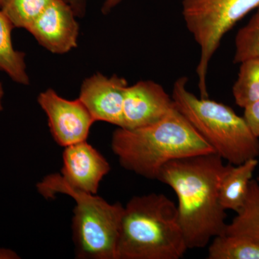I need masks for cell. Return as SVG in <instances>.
Returning a JSON list of instances; mask_svg holds the SVG:
<instances>
[{
  "label": "cell",
  "mask_w": 259,
  "mask_h": 259,
  "mask_svg": "<svg viewBox=\"0 0 259 259\" xmlns=\"http://www.w3.org/2000/svg\"><path fill=\"white\" fill-rule=\"evenodd\" d=\"M216 153L178 158L167 163L158 181L176 194L178 219L187 248H204L214 237L226 233V209L219 187L226 166Z\"/></svg>",
  "instance_id": "obj_1"
},
{
  "label": "cell",
  "mask_w": 259,
  "mask_h": 259,
  "mask_svg": "<svg viewBox=\"0 0 259 259\" xmlns=\"http://www.w3.org/2000/svg\"><path fill=\"white\" fill-rule=\"evenodd\" d=\"M112 149L121 166L149 180H158L161 168L168 162L214 153L176 106L153 125L116 130Z\"/></svg>",
  "instance_id": "obj_2"
},
{
  "label": "cell",
  "mask_w": 259,
  "mask_h": 259,
  "mask_svg": "<svg viewBox=\"0 0 259 259\" xmlns=\"http://www.w3.org/2000/svg\"><path fill=\"white\" fill-rule=\"evenodd\" d=\"M188 249L176 204L163 194L133 197L124 207L117 259H180Z\"/></svg>",
  "instance_id": "obj_3"
},
{
  "label": "cell",
  "mask_w": 259,
  "mask_h": 259,
  "mask_svg": "<svg viewBox=\"0 0 259 259\" xmlns=\"http://www.w3.org/2000/svg\"><path fill=\"white\" fill-rule=\"evenodd\" d=\"M188 78L182 76L174 83L172 99L177 110L193 126L223 159L241 164L259 156V139L243 117L224 104L198 98L187 90Z\"/></svg>",
  "instance_id": "obj_4"
},
{
  "label": "cell",
  "mask_w": 259,
  "mask_h": 259,
  "mask_svg": "<svg viewBox=\"0 0 259 259\" xmlns=\"http://www.w3.org/2000/svg\"><path fill=\"white\" fill-rule=\"evenodd\" d=\"M37 189L46 199L64 194L76 202L72 230L77 258L117 259L124 211L122 204L108 203L95 194L73 188L58 174L46 177L37 184Z\"/></svg>",
  "instance_id": "obj_5"
},
{
  "label": "cell",
  "mask_w": 259,
  "mask_h": 259,
  "mask_svg": "<svg viewBox=\"0 0 259 259\" xmlns=\"http://www.w3.org/2000/svg\"><path fill=\"white\" fill-rule=\"evenodd\" d=\"M259 8V0H182L186 26L200 50L196 72L201 97L207 98L209 62L222 39L245 15Z\"/></svg>",
  "instance_id": "obj_6"
},
{
  "label": "cell",
  "mask_w": 259,
  "mask_h": 259,
  "mask_svg": "<svg viewBox=\"0 0 259 259\" xmlns=\"http://www.w3.org/2000/svg\"><path fill=\"white\" fill-rule=\"evenodd\" d=\"M37 102L48 116L51 134L58 144L67 147L87 141L95 120L79 99L66 100L49 89L39 95Z\"/></svg>",
  "instance_id": "obj_7"
},
{
  "label": "cell",
  "mask_w": 259,
  "mask_h": 259,
  "mask_svg": "<svg viewBox=\"0 0 259 259\" xmlns=\"http://www.w3.org/2000/svg\"><path fill=\"white\" fill-rule=\"evenodd\" d=\"M175 108L173 99L161 84L150 80L139 81L126 88L122 128L153 125Z\"/></svg>",
  "instance_id": "obj_8"
},
{
  "label": "cell",
  "mask_w": 259,
  "mask_h": 259,
  "mask_svg": "<svg viewBox=\"0 0 259 259\" xmlns=\"http://www.w3.org/2000/svg\"><path fill=\"white\" fill-rule=\"evenodd\" d=\"M64 0H54L27 30L53 54H64L77 45L79 25Z\"/></svg>",
  "instance_id": "obj_9"
},
{
  "label": "cell",
  "mask_w": 259,
  "mask_h": 259,
  "mask_svg": "<svg viewBox=\"0 0 259 259\" xmlns=\"http://www.w3.org/2000/svg\"><path fill=\"white\" fill-rule=\"evenodd\" d=\"M127 86L124 78L117 75L107 77L97 73L84 80L79 99L95 121L122 127L124 96Z\"/></svg>",
  "instance_id": "obj_10"
},
{
  "label": "cell",
  "mask_w": 259,
  "mask_h": 259,
  "mask_svg": "<svg viewBox=\"0 0 259 259\" xmlns=\"http://www.w3.org/2000/svg\"><path fill=\"white\" fill-rule=\"evenodd\" d=\"M61 177L73 188L96 194L103 177L110 171L105 158L87 141L65 147Z\"/></svg>",
  "instance_id": "obj_11"
},
{
  "label": "cell",
  "mask_w": 259,
  "mask_h": 259,
  "mask_svg": "<svg viewBox=\"0 0 259 259\" xmlns=\"http://www.w3.org/2000/svg\"><path fill=\"white\" fill-rule=\"evenodd\" d=\"M257 158L247 160L241 164L228 163L219 187L220 203L224 209L238 212L246 199L250 180L258 166Z\"/></svg>",
  "instance_id": "obj_12"
},
{
  "label": "cell",
  "mask_w": 259,
  "mask_h": 259,
  "mask_svg": "<svg viewBox=\"0 0 259 259\" xmlns=\"http://www.w3.org/2000/svg\"><path fill=\"white\" fill-rule=\"evenodd\" d=\"M14 25L0 10V71L15 82L27 85L30 82L27 74L25 54L15 50L12 41Z\"/></svg>",
  "instance_id": "obj_13"
},
{
  "label": "cell",
  "mask_w": 259,
  "mask_h": 259,
  "mask_svg": "<svg viewBox=\"0 0 259 259\" xmlns=\"http://www.w3.org/2000/svg\"><path fill=\"white\" fill-rule=\"evenodd\" d=\"M208 259H259V241L250 237L223 234L214 237Z\"/></svg>",
  "instance_id": "obj_14"
},
{
  "label": "cell",
  "mask_w": 259,
  "mask_h": 259,
  "mask_svg": "<svg viewBox=\"0 0 259 259\" xmlns=\"http://www.w3.org/2000/svg\"><path fill=\"white\" fill-rule=\"evenodd\" d=\"M250 237L259 241V183L250 180L248 194L243 207L227 225L226 233Z\"/></svg>",
  "instance_id": "obj_15"
},
{
  "label": "cell",
  "mask_w": 259,
  "mask_h": 259,
  "mask_svg": "<svg viewBox=\"0 0 259 259\" xmlns=\"http://www.w3.org/2000/svg\"><path fill=\"white\" fill-rule=\"evenodd\" d=\"M239 64L233 95L236 105L244 109L259 100V57L250 58Z\"/></svg>",
  "instance_id": "obj_16"
},
{
  "label": "cell",
  "mask_w": 259,
  "mask_h": 259,
  "mask_svg": "<svg viewBox=\"0 0 259 259\" xmlns=\"http://www.w3.org/2000/svg\"><path fill=\"white\" fill-rule=\"evenodd\" d=\"M54 0H4L1 10L15 28L27 30Z\"/></svg>",
  "instance_id": "obj_17"
},
{
  "label": "cell",
  "mask_w": 259,
  "mask_h": 259,
  "mask_svg": "<svg viewBox=\"0 0 259 259\" xmlns=\"http://www.w3.org/2000/svg\"><path fill=\"white\" fill-rule=\"evenodd\" d=\"M259 57V8L235 38L233 62L241 64L250 58Z\"/></svg>",
  "instance_id": "obj_18"
},
{
  "label": "cell",
  "mask_w": 259,
  "mask_h": 259,
  "mask_svg": "<svg viewBox=\"0 0 259 259\" xmlns=\"http://www.w3.org/2000/svg\"><path fill=\"white\" fill-rule=\"evenodd\" d=\"M243 118L253 134L259 139V100L245 107Z\"/></svg>",
  "instance_id": "obj_19"
},
{
  "label": "cell",
  "mask_w": 259,
  "mask_h": 259,
  "mask_svg": "<svg viewBox=\"0 0 259 259\" xmlns=\"http://www.w3.org/2000/svg\"><path fill=\"white\" fill-rule=\"evenodd\" d=\"M74 10L76 17H83L86 13L88 0H64Z\"/></svg>",
  "instance_id": "obj_20"
},
{
  "label": "cell",
  "mask_w": 259,
  "mask_h": 259,
  "mask_svg": "<svg viewBox=\"0 0 259 259\" xmlns=\"http://www.w3.org/2000/svg\"><path fill=\"white\" fill-rule=\"evenodd\" d=\"M122 2V0H105L103 6H102V12L104 14H107L116 6H117Z\"/></svg>",
  "instance_id": "obj_21"
},
{
  "label": "cell",
  "mask_w": 259,
  "mask_h": 259,
  "mask_svg": "<svg viewBox=\"0 0 259 259\" xmlns=\"http://www.w3.org/2000/svg\"><path fill=\"white\" fill-rule=\"evenodd\" d=\"M4 97V89L3 84L0 82V111L3 110V99Z\"/></svg>",
  "instance_id": "obj_22"
},
{
  "label": "cell",
  "mask_w": 259,
  "mask_h": 259,
  "mask_svg": "<svg viewBox=\"0 0 259 259\" xmlns=\"http://www.w3.org/2000/svg\"><path fill=\"white\" fill-rule=\"evenodd\" d=\"M3 1L4 0H0V9H1L2 5H3Z\"/></svg>",
  "instance_id": "obj_23"
}]
</instances>
